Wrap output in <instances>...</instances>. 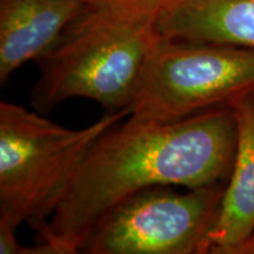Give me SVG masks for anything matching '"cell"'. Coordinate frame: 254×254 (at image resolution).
<instances>
[{
	"instance_id": "cell-11",
	"label": "cell",
	"mask_w": 254,
	"mask_h": 254,
	"mask_svg": "<svg viewBox=\"0 0 254 254\" xmlns=\"http://www.w3.org/2000/svg\"><path fill=\"white\" fill-rule=\"evenodd\" d=\"M252 95H253V98H254V92H253V93H252Z\"/></svg>"
},
{
	"instance_id": "cell-3",
	"label": "cell",
	"mask_w": 254,
	"mask_h": 254,
	"mask_svg": "<svg viewBox=\"0 0 254 254\" xmlns=\"http://www.w3.org/2000/svg\"><path fill=\"white\" fill-rule=\"evenodd\" d=\"M128 114L106 113L86 128L69 129L0 101V222H28L34 230L49 220L91 146Z\"/></svg>"
},
{
	"instance_id": "cell-4",
	"label": "cell",
	"mask_w": 254,
	"mask_h": 254,
	"mask_svg": "<svg viewBox=\"0 0 254 254\" xmlns=\"http://www.w3.org/2000/svg\"><path fill=\"white\" fill-rule=\"evenodd\" d=\"M254 92V50L161 37L129 106L128 119L165 124Z\"/></svg>"
},
{
	"instance_id": "cell-6",
	"label": "cell",
	"mask_w": 254,
	"mask_h": 254,
	"mask_svg": "<svg viewBox=\"0 0 254 254\" xmlns=\"http://www.w3.org/2000/svg\"><path fill=\"white\" fill-rule=\"evenodd\" d=\"M85 6V0H0V82L45 55Z\"/></svg>"
},
{
	"instance_id": "cell-9",
	"label": "cell",
	"mask_w": 254,
	"mask_h": 254,
	"mask_svg": "<svg viewBox=\"0 0 254 254\" xmlns=\"http://www.w3.org/2000/svg\"><path fill=\"white\" fill-rule=\"evenodd\" d=\"M117 17L138 23L154 24L168 0H85Z\"/></svg>"
},
{
	"instance_id": "cell-7",
	"label": "cell",
	"mask_w": 254,
	"mask_h": 254,
	"mask_svg": "<svg viewBox=\"0 0 254 254\" xmlns=\"http://www.w3.org/2000/svg\"><path fill=\"white\" fill-rule=\"evenodd\" d=\"M238 127L236 158L205 254H236L254 228V98L231 105Z\"/></svg>"
},
{
	"instance_id": "cell-1",
	"label": "cell",
	"mask_w": 254,
	"mask_h": 254,
	"mask_svg": "<svg viewBox=\"0 0 254 254\" xmlns=\"http://www.w3.org/2000/svg\"><path fill=\"white\" fill-rule=\"evenodd\" d=\"M237 144L232 106L172 123L117 124L94 141L53 214L34 228L38 244L51 254L81 253L100 219L139 190L227 183Z\"/></svg>"
},
{
	"instance_id": "cell-2",
	"label": "cell",
	"mask_w": 254,
	"mask_h": 254,
	"mask_svg": "<svg viewBox=\"0 0 254 254\" xmlns=\"http://www.w3.org/2000/svg\"><path fill=\"white\" fill-rule=\"evenodd\" d=\"M161 36L154 24L117 17L86 2L84 9L41 58L31 104L49 113L84 98L107 113L128 110Z\"/></svg>"
},
{
	"instance_id": "cell-5",
	"label": "cell",
	"mask_w": 254,
	"mask_h": 254,
	"mask_svg": "<svg viewBox=\"0 0 254 254\" xmlns=\"http://www.w3.org/2000/svg\"><path fill=\"white\" fill-rule=\"evenodd\" d=\"M227 183L189 189L152 186L110 209L85 244L88 254H205Z\"/></svg>"
},
{
	"instance_id": "cell-10",
	"label": "cell",
	"mask_w": 254,
	"mask_h": 254,
	"mask_svg": "<svg viewBox=\"0 0 254 254\" xmlns=\"http://www.w3.org/2000/svg\"><path fill=\"white\" fill-rule=\"evenodd\" d=\"M236 254H254V228L247 239L244 241L243 245L238 249Z\"/></svg>"
},
{
	"instance_id": "cell-8",
	"label": "cell",
	"mask_w": 254,
	"mask_h": 254,
	"mask_svg": "<svg viewBox=\"0 0 254 254\" xmlns=\"http://www.w3.org/2000/svg\"><path fill=\"white\" fill-rule=\"evenodd\" d=\"M154 26L167 39L254 50V0H168Z\"/></svg>"
}]
</instances>
